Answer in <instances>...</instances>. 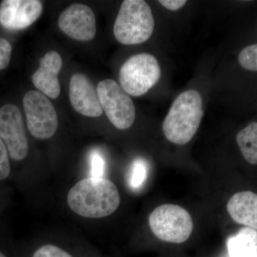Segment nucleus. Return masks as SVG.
Listing matches in <instances>:
<instances>
[{
	"label": "nucleus",
	"instance_id": "obj_1",
	"mask_svg": "<svg viewBox=\"0 0 257 257\" xmlns=\"http://www.w3.org/2000/svg\"><path fill=\"white\" fill-rule=\"evenodd\" d=\"M69 209L88 219L111 215L119 207L117 187L109 179L87 177L69 189L67 197Z\"/></svg>",
	"mask_w": 257,
	"mask_h": 257
},
{
	"label": "nucleus",
	"instance_id": "obj_2",
	"mask_svg": "<svg viewBox=\"0 0 257 257\" xmlns=\"http://www.w3.org/2000/svg\"><path fill=\"white\" fill-rule=\"evenodd\" d=\"M202 97L194 89L177 96L164 121L165 138L176 145L189 143L197 133L204 116Z\"/></svg>",
	"mask_w": 257,
	"mask_h": 257
},
{
	"label": "nucleus",
	"instance_id": "obj_3",
	"mask_svg": "<svg viewBox=\"0 0 257 257\" xmlns=\"http://www.w3.org/2000/svg\"><path fill=\"white\" fill-rule=\"evenodd\" d=\"M155 20L150 5L143 0H125L114 25L115 38L125 45L147 41L153 33Z\"/></svg>",
	"mask_w": 257,
	"mask_h": 257
},
{
	"label": "nucleus",
	"instance_id": "obj_4",
	"mask_svg": "<svg viewBox=\"0 0 257 257\" xmlns=\"http://www.w3.org/2000/svg\"><path fill=\"white\" fill-rule=\"evenodd\" d=\"M149 224L159 239L174 243L185 242L190 237L194 227L188 211L172 204L155 208L149 216Z\"/></svg>",
	"mask_w": 257,
	"mask_h": 257
},
{
	"label": "nucleus",
	"instance_id": "obj_5",
	"mask_svg": "<svg viewBox=\"0 0 257 257\" xmlns=\"http://www.w3.org/2000/svg\"><path fill=\"white\" fill-rule=\"evenodd\" d=\"M160 77V66L156 57L142 53L130 57L121 66L119 81L125 92L131 96H140L152 89Z\"/></svg>",
	"mask_w": 257,
	"mask_h": 257
},
{
	"label": "nucleus",
	"instance_id": "obj_6",
	"mask_svg": "<svg viewBox=\"0 0 257 257\" xmlns=\"http://www.w3.org/2000/svg\"><path fill=\"white\" fill-rule=\"evenodd\" d=\"M96 90L103 111L111 124L121 130L131 127L136 117V109L127 93L112 79L101 81Z\"/></svg>",
	"mask_w": 257,
	"mask_h": 257
},
{
	"label": "nucleus",
	"instance_id": "obj_7",
	"mask_svg": "<svg viewBox=\"0 0 257 257\" xmlns=\"http://www.w3.org/2000/svg\"><path fill=\"white\" fill-rule=\"evenodd\" d=\"M27 124L30 134L39 140L54 136L58 127V118L53 104L45 94L30 91L23 98Z\"/></svg>",
	"mask_w": 257,
	"mask_h": 257
},
{
	"label": "nucleus",
	"instance_id": "obj_8",
	"mask_svg": "<svg viewBox=\"0 0 257 257\" xmlns=\"http://www.w3.org/2000/svg\"><path fill=\"white\" fill-rule=\"evenodd\" d=\"M0 138L6 145L10 157L22 161L28 155V141L21 112L14 104L0 108Z\"/></svg>",
	"mask_w": 257,
	"mask_h": 257
},
{
	"label": "nucleus",
	"instance_id": "obj_9",
	"mask_svg": "<svg viewBox=\"0 0 257 257\" xmlns=\"http://www.w3.org/2000/svg\"><path fill=\"white\" fill-rule=\"evenodd\" d=\"M59 28L67 36L79 41H89L96 35V19L91 8L83 4H74L59 17Z\"/></svg>",
	"mask_w": 257,
	"mask_h": 257
},
{
	"label": "nucleus",
	"instance_id": "obj_10",
	"mask_svg": "<svg viewBox=\"0 0 257 257\" xmlns=\"http://www.w3.org/2000/svg\"><path fill=\"white\" fill-rule=\"evenodd\" d=\"M42 10L37 0H4L0 5V25L7 30H23L37 21Z\"/></svg>",
	"mask_w": 257,
	"mask_h": 257
},
{
	"label": "nucleus",
	"instance_id": "obj_11",
	"mask_svg": "<svg viewBox=\"0 0 257 257\" xmlns=\"http://www.w3.org/2000/svg\"><path fill=\"white\" fill-rule=\"evenodd\" d=\"M69 99L74 109L84 116L97 117L102 114L97 90L84 74L72 76L69 82Z\"/></svg>",
	"mask_w": 257,
	"mask_h": 257
},
{
	"label": "nucleus",
	"instance_id": "obj_12",
	"mask_svg": "<svg viewBox=\"0 0 257 257\" xmlns=\"http://www.w3.org/2000/svg\"><path fill=\"white\" fill-rule=\"evenodd\" d=\"M62 67L61 56L55 51H50L40 60V67L32 75L34 85L42 94L57 99L60 96L61 87L58 79Z\"/></svg>",
	"mask_w": 257,
	"mask_h": 257
},
{
	"label": "nucleus",
	"instance_id": "obj_13",
	"mask_svg": "<svg viewBox=\"0 0 257 257\" xmlns=\"http://www.w3.org/2000/svg\"><path fill=\"white\" fill-rule=\"evenodd\" d=\"M228 213L231 219L257 231V194L250 191L236 193L228 201Z\"/></svg>",
	"mask_w": 257,
	"mask_h": 257
},
{
	"label": "nucleus",
	"instance_id": "obj_14",
	"mask_svg": "<svg viewBox=\"0 0 257 257\" xmlns=\"http://www.w3.org/2000/svg\"><path fill=\"white\" fill-rule=\"evenodd\" d=\"M230 257H257V231L252 228H241L237 234L227 240Z\"/></svg>",
	"mask_w": 257,
	"mask_h": 257
},
{
	"label": "nucleus",
	"instance_id": "obj_15",
	"mask_svg": "<svg viewBox=\"0 0 257 257\" xmlns=\"http://www.w3.org/2000/svg\"><path fill=\"white\" fill-rule=\"evenodd\" d=\"M243 157L248 163L257 165V122H251L236 135Z\"/></svg>",
	"mask_w": 257,
	"mask_h": 257
},
{
	"label": "nucleus",
	"instance_id": "obj_16",
	"mask_svg": "<svg viewBox=\"0 0 257 257\" xmlns=\"http://www.w3.org/2000/svg\"><path fill=\"white\" fill-rule=\"evenodd\" d=\"M148 172V165L143 159L134 161L128 179L130 189L134 191L141 189L147 181Z\"/></svg>",
	"mask_w": 257,
	"mask_h": 257
},
{
	"label": "nucleus",
	"instance_id": "obj_17",
	"mask_svg": "<svg viewBox=\"0 0 257 257\" xmlns=\"http://www.w3.org/2000/svg\"><path fill=\"white\" fill-rule=\"evenodd\" d=\"M239 62L243 69L257 72V44L246 47L241 51Z\"/></svg>",
	"mask_w": 257,
	"mask_h": 257
},
{
	"label": "nucleus",
	"instance_id": "obj_18",
	"mask_svg": "<svg viewBox=\"0 0 257 257\" xmlns=\"http://www.w3.org/2000/svg\"><path fill=\"white\" fill-rule=\"evenodd\" d=\"M90 177L94 178H104L106 163L104 157L97 150H93L90 153Z\"/></svg>",
	"mask_w": 257,
	"mask_h": 257
},
{
	"label": "nucleus",
	"instance_id": "obj_19",
	"mask_svg": "<svg viewBox=\"0 0 257 257\" xmlns=\"http://www.w3.org/2000/svg\"><path fill=\"white\" fill-rule=\"evenodd\" d=\"M32 257H73L63 248L53 244L43 245L37 249Z\"/></svg>",
	"mask_w": 257,
	"mask_h": 257
},
{
	"label": "nucleus",
	"instance_id": "obj_20",
	"mask_svg": "<svg viewBox=\"0 0 257 257\" xmlns=\"http://www.w3.org/2000/svg\"><path fill=\"white\" fill-rule=\"evenodd\" d=\"M11 167L8 155V149L0 138V182L9 177Z\"/></svg>",
	"mask_w": 257,
	"mask_h": 257
},
{
	"label": "nucleus",
	"instance_id": "obj_21",
	"mask_svg": "<svg viewBox=\"0 0 257 257\" xmlns=\"http://www.w3.org/2000/svg\"><path fill=\"white\" fill-rule=\"evenodd\" d=\"M12 46L8 40L0 37V70L8 67L11 59Z\"/></svg>",
	"mask_w": 257,
	"mask_h": 257
},
{
	"label": "nucleus",
	"instance_id": "obj_22",
	"mask_svg": "<svg viewBox=\"0 0 257 257\" xmlns=\"http://www.w3.org/2000/svg\"><path fill=\"white\" fill-rule=\"evenodd\" d=\"M159 3L167 10L177 11L183 8L187 2L185 0H160Z\"/></svg>",
	"mask_w": 257,
	"mask_h": 257
},
{
	"label": "nucleus",
	"instance_id": "obj_23",
	"mask_svg": "<svg viewBox=\"0 0 257 257\" xmlns=\"http://www.w3.org/2000/svg\"><path fill=\"white\" fill-rule=\"evenodd\" d=\"M0 257H8L6 256V255L4 253L2 252V251H0Z\"/></svg>",
	"mask_w": 257,
	"mask_h": 257
}]
</instances>
